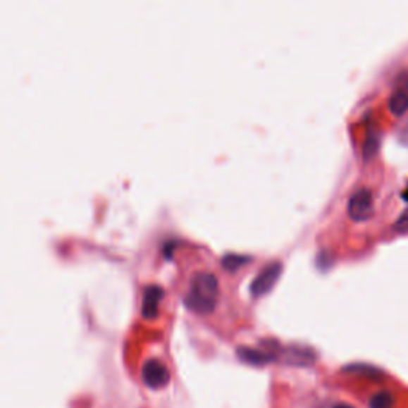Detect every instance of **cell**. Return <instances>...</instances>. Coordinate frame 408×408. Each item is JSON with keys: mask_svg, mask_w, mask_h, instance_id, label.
Segmentation results:
<instances>
[{"mask_svg": "<svg viewBox=\"0 0 408 408\" xmlns=\"http://www.w3.org/2000/svg\"><path fill=\"white\" fill-rule=\"evenodd\" d=\"M218 281L212 273H197L192 278L190 289L185 295V304L197 314H209L217 307Z\"/></svg>", "mask_w": 408, "mask_h": 408, "instance_id": "obj_1", "label": "cell"}, {"mask_svg": "<svg viewBox=\"0 0 408 408\" xmlns=\"http://www.w3.org/2000/svg\"><path fill=\"white\" fill-rule=\"evenodd\" d=\"M375 214L373 194L369 188H361L356 193H352L348 203V216L354 222H367Z\"/></svg>", "mask_w": 408, "mask_h": 408, "instance_id": "obj_2", "label": "cell"}, {"mask_svg": "<svg viewBox=\"0 0 408 408\" xmlns=\"http://www.w3.org/2000/svg\"><path fill=\"white\" fill-rule=\"evenodd\" d=\"M281 273H283V265L279 264V261H273V264L266 265L264 270L259 273V276L252 281L251 295L255 298L266 295L268 292L275 288V284L278 283Z\"/></svg>", "mask_w": 408, "mask_h": 408, "instance_id": "obj_3", "label": "cell"}, {"mask_svg": "<svg viewBox=\"0 0 408 408\" xmlns=\"http://www.w3.org/2000/svg\"><path fill=\"white\" fill-rule=\"evenodd\" d=\"M169 370L163 362L152 359L147 361L142 367V381L144 385L150 389H161L169 383Z\"/></svg>", "mask_w": 408, "mask_h": 408, "instance_id": "obj_4", "label": "cell"}, {"mask_svg": "<svg viewBox=\"0 0 408 408\" xmlns=\"http://www.w3.org/2000/svg\"><path fill=\"white\" fill-rule=\"evenodd\" d=\"M163 289L160 285H149L142 295V316L145 319H154L158 313V304L163 298Z\"/></svg>", "mask_w": 408, "mask_h": 408, "instance_id": "obj_5", "label": "cell"}, {"mask_svg": "<svg viewBox=\"0 0 408 408\" xmlns=\"http://www.w3.org/2000/svg\"><path fill=\"white\" fill-rule=\"evenodd\" d=\"M237 356L249 365H266L276 359L275 352L271 350H254V348H240L237 350Z\"/></svg>", "mask_w": 408, "mask_h": 408, "instance_id": "obj_6", "label": "cell"}, {"mask_svg": "<svg viewBox=\"0 0 408 408\" xmlns=\"http://www.w3.org/2000/svg\"><path fill=\"white\" fill-rule=\"evenodd\" d=\"M388 109L394 117H402V115H405L408 112V93H405L404 89L395 88L388 101Z\"/></svg>", "mask_w": 408, "mask_h": 408, "instance_id": "obj_7", "label": "cell"}, {"mask_svg": "<svg viewBox=\"0 0 408 408\" xmlns=\"http://www.w3.org/2000/svg\"><path fill=\"white\" fill-rule=\"evenodd\" d=\"M380 147V136L373 131L369 132L367 136V141L364 144V158L365 160H370V158H373L376 155V152H378Z\"/></svg>", "mask_w": 408, "mask_h": 408, "instance_id": "obj_8", "label": "cell"}, {"mask_svg": "<svg viewBox=\"0 0 408 408\" xmlns=\"http://www.w3.org/2000/svg\"><path fill=\"white\" fill-rule=\"evenodd\" d=\"M394 407V397L392 394L388 391H381L375 394L370 400V408H392Z\"/></svg>", "mask_w": 408, "mask_h": 408, "instance_id": "obj_9", "label": "cell"}, {"mask_svg": "<svg viewBox=\"0 0 408 408\" xmlns=\"http://www.w3.org/2000/svg\"><path fill=\"white\" fill-rule=\"evenodd\" d=\"M249 257H245V255H236V254H228L225 255L223 260H222V265L225 270L228 271H236L237 268L242 266L245 264H247Z\"/></svg>", "mask_w": 408, "mask_h": 408, "instance_id": "obj_10", "label": "cell"}, {"mask_svg": "<svg viewBox=\"0 0 408 408\" xmlns=\"http://www.w3.org/2000/svg\"><path fill=\"white\" fill-rule=\"evenodd\" d=\"M394 230L399 231V233H405V231H408V209L397 218V221H395Z\"/></svg>", "mask_w": 408, "mask_h": 408, "instance_id": "obj_11", "label": "cell"}, {"mask_svg": "<svg viewBox=\"0 0 408 408\" xmlns=\"http://www.w3.org/2000/svg\"><path fill=\"white\" fill-rule=\"evenodd\" d=\"M397 137H399V141L404 144V145H408V120L405 121L404 125L400 126V130L397 132Z\"/></svg>", "mask_w": 408, "mask_h": 408, "instance_id": "obj_12", "label": "cell"}, {"mask_svg": "<svg viewBox=\"0 0 408 408\" xmlns=\"http://www.w3.org/2000/svg\"><path fill=\"white\" fill-rule=\"evenodd\" d=\"M395 88L404 89L405 93H408V74H402L397 78V83H395Z\"/></svg>", "mask_w": 408, "mask_h": 408, "instance_id": "obj_13", "label": "cell"}, {"mask_svg": "<svg viewBox=\"0 0 408 408\" xmlns=\"http://www.w3.org/2000/svg\"><path fill=\"white\" fill-rule=\"evenodd\" d=\"M333 408H354V407L348 405V404H338V405H335Z\"/></svg>", "mask_w": 408, "mask_h": 408, "instance_id": "obj_14", "label": "cell"}]
</instances>
